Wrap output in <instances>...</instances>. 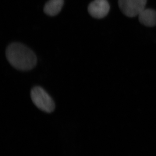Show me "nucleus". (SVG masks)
I'll return each instance as SVG.
<instances>
[{"label":"nucleus","instance_id":"nucleus-1","mask_svg":"<svg viewBox=\"0 0 156 156\" xmlns=\"http://www.w3.org/2000/svg\"><path fill=\"white\" fill-rule=\"evenodd\" d=\"M6 56L9 63L19 70H30L36 66L35 54L30 48L20 43L10 44L6 49Z\"/></svg>","mask_w":156,"mask_h":156},{"label":"nucleus","instance_id":"nucleus-2","mask_svg":"<svg viewBox=\"0 0 156 156\" xmlns=\"http://www.w3.org/2000/svg\"><path fill=\"white\" fill-rule=\"evenodd\" d=\"M30 97L34 105L42 111L50 113L55 110L53 98L42 87H34L31 90Z\"/></svg>","mask_w":156,"mask_h":156},{"label":"nucleus","instance_id":"nucleus-3","mask_svg":"<svg viewBox=\"0 0 156 156\" xmlns=\"http://www.w3.org/2000/svg\"><path fill=\"white\" fill-rule=\"evenodd\" d=\"M146 3L147 0H118L120 10L129 17L138 16L145 9Z\"/></svg>","mask_w":156,"mask_h":156},{"label":"nucleus","instance_id":"nucleus-4","mask_svg":"<svg viewBox=\"0 0 156 156\" xmlns=\"http://www.w3.org/2000/svg\"><path fill=\"white\" fill-rule=\"evenodd\" d=\"M110 9V7L107 0H94L89 4L88 11L92 17L101 19L108 15Z\"/></svg>","mask_w":156,"mask_h":156},{"label":"nucleus","instance_id":"nucleus-5","mask_svg":"<svg viewBox=\"0 0 156 156\" xmlns=\"http://www.w3.org/2000/svg\"><path fill=\"white\" fill-rule=\"evenodd\" d=\"M139 22L145 26H156V11L151 9H144L138 15Z\"/></svg>","mask_w":156,"mask_h":156},{"label":"nucleus","instance_id":"nucleus-6","mask_svg":"<svg viewBox=\"0 0 156 156\" xmlns=\"http://www.w3.org/2000/svg\"><path fill=\"white\" fill-rule=\"evenodd\" d=\"M64 5V0H49L45 4L44 11L50 16H55L61 11Z\"/></svg>","mask_w":156,"mask_h":156}]
</instances>
